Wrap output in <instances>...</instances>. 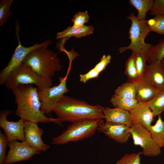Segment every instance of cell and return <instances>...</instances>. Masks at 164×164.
Listing matches in <instances>:
<instances>
[{"label":"cell","instance_id":"2","mask_svg":"<svg viewBox=\"0 0 164 164\" xmlns=\"http://www.w3.org/2000/svg\"><path fill=\"white\" fill-rule=\"evenodd\" d=\"M104 108L92 105L84 101L63 95L53 111L62 122H74L87 119H104Z\"/></svg>","mask_w":164,"mask_h":164},{"label":"cell","instance_id":"15","mask_svg":"<svg viewBox=\"0 0 164 164\" xmlns=\"http://www.w3.org/2000/svg\"><path fill=\"white\" fill-rule=\"evenodd\" d=\"M134 84L136 91L135 99L138 102H148L160 91L144 75Z\"/></svg>","mask_w":164,"mask_h":164},{"label":"cell","instance_id":"7","mask_svg":"<svg viewBox=\"0 0 164 164\" xmlns=\"http://www.w3.org/2000/svg\"><path fill=\"white\" fill-rule=\"evenodd\" d=\"M70 70L69 67L65 77L59 78L60 83L57 86L48 87L38 91L41 104V110L45 114L53 111L55 106L64 94L69 91L66 86V81Z\"/></svg>","mask_w":164,"mask_h":164},{"label":"cell","instance_id":"10","mask_svg":"<svg viewBox=\"0 0 164 164\" xmlns=\"http://www.w3.org/2000/svg\"><path fill=\"white\" fill-rule=\"evenodd\" d=\"M9 149L6 155L5 164H10L29 160L35 155L40 154L39 151L25 141L19 142L16 140L8 143Z\"/></svg>","mask_w":164,"mask_h":164},{"label":"cell","instance_id":"17","mask_svg":"<svg viewBox=\"0 0 164 164\" xmlns=\"http://www.w3.org/2000/svg\"><path fill=\"white\" fill-rule=\"evenodd\" d=\"M106 122L121 124L131 127L132 125L129 111L118 108L106 107L103 111Z\"/></svg>","mask_w":164,"mask_h":164},{"label":"cell","instance_id":"16","mask_svg":"<svg viewBox=\"0 0 164 164\" xmlns=\"http://www.w3.org/2000/svg\"><path fill=\"white\" fill-rule=\"evenodd\" d=\"M144 76L158 89L164 90V65L161 60L147 65Z\"/></svg>","mask_w":164,"mask_h":164},{"label":"cell","instance_id":"12","mask_svg":"<svg viewBox=\"0 0 164 164\" xmlns=\"http://www.w3.org/2000/svg\"><path fill=\"white\" fill-rule=\"evenodd\" d=\"M130 127L123 124L106 121L101 123L97 130L117 142L125 143L131 136L129 132Z\"/></svg>","mask_w":164,"mask_h":164},{"label":"cell","instance_id":"23","mask_svg":"<svg viewBox=\"0 0 164 164\" xmlns=\"http://www.w3.org/2000/svg\"><path fill=\"white\" fill-rule=\"evenodd\" d=\"M114 95L127 98H136V91L134 83L127 81L115 90Z\"/></svg>","mask_w":164,"mask_h":164},{"label":"cell","instance_id":"33","mask_svg":"<svg viewBox=\"0 0 164 164\" xmlns=\"http://www.w3.org/2000/svg\"><path fill=\"white\" fill-rule=\"evenodd\" d=\"M150 14L156 16L164 15V0H154Z\"/></svg>","mask_w":164,"mask_h":164},{"label":"cell","instance_id":"6","mask_svg":"<svg viewBox=\"0 0 164 164\" xmlns=\"http://www.w3.org/2000/svg\"><path fill=\"white\" fill-rule=\"evenodd\" d=\"M127 18L131 22L129 37L131 42L128 46L120 47L119 49L120 53H122L128 50L135 53L142 50H149L152 45L149 43H146L144 41L151 31L146 20H138L133 13H131Z\"/></svg>","mask_w":164,"mask_h":164},{"label":"cell","instance_id":"20","mask_svg":"<svg viewBox=\"0 0 164 164\" xmlns=\"http://www.w3.org/2000/svg\"><path fill=\"white\" fill-rule=\"evenodd\" d=\"M153 0H130V4L137 9L138 19L145 20L146 15L151 9L153 3Z\"/></svg>","mask_w":164,"mask_h":164},{"label":"cell","instance_id":"3","mask_svg":"<svg viewBox=\"0 0 164 164\" xmlns=\"http://www.w3.org/2000/svg\"><path fill=\"white\" fill-rule=\"evenodd\" d=\"M49 46L45 45L33 50L22 63L30 66L39 76L51 78L55 72L60 70L63 67L57 54L47 48Z\"/></svg>","mask_w":164,"mask_h":164},{"label":"cell","instance_id":"13","mask_svg":"<svg viewBox=\"0 0 164 164\" xmlns=\"http://www.w3.org/2000/svg\"><path fill=\"white\" fill-rule=\"evenodd\" d=\"M38 122L31 121L25 122L24 128L25 141L37 150L45 151L50 147L41 138L43 130L38 125Z\"/></svg>","mask_w":164,"mask_h":164},{"label":"cell","instance_id":"1","mask_svg":"<svg viewBox=\"0 0 164 164\" xmlns=\"http://www.w3.org/2000/svg\"><path fill=\"white\" fill-rule=\"evenodd\" d=\"M12 91L17 105L15 114L25 122H52L63 126L61 120L48 117L41 111V104L36 87L31 84H21Z\"/></svg>","mask_w":164,"mask_h":164},{"label":"cell","instance_id":"29","mask_svg":"<svg viewBox=\"0 0 164 164\" xmlns=\"http://www.w3.org/2000/svg\"><path fill=\"white\" fill-rule=\"evenodd\" d=\"M111 56L110 55H104L100 62L93 69L90 70L94 78L97 77L100 73L105 69L110 62Z\"/></svg>","mask_w":164,"mask_h":164},{"label":"cell","instance_id":"5","mask_svg":"<svg viewBox=\"0 0 164 164\" xmlns=\"http://www.w3.org/2000/svg\"><path fill=\"white\" fill-rule=\"evenodd\" d=\"M32 84L40 91L53 87V80L39 76L30 66L23 63L11 72L5 83L7 88L11 90L19 85Z\"/></svg>","mask_w":164,"mask_h":164},{"label":"cell","instance_id":"34","mask_svg":"<svg viewBox=\"0 0 164 164\" xmlns=\"http://www.w3.org/2000/svg\"><path fill=\"white\" fill-rule=\"evenodd\" d=\"M162 61L163 63V65H164V59H163L162 60Z\"/></svg>","mask_w":164,"mask_h":164},{"label":"cell","instance_id":"9","mask_svg":"<svg viewBox=\"0 0 164 164\" xmlns=\"http://www.w3.org/2000/svg\"><path fill=\"white\" fill-rule=\"evenodd\" d=\"M19 25L16 27V35L19 41V45L15 48L14 53L6 67L0 73V84H5V82L11 72L18 67L22 62L27 55L31 51L37 48L45 45H50L51 43L50 40H47L39 44L36 43L31 46L25 47L21 45L19 38Z\"/></svg>","mask_w":164,"mask_h":164},{"label":"cell","instance_id":"26","mask_svg":"<svg viewBox=\"0 0 164 164\" xmlns=\"http://www.w3.org/2000/svg\"><path fill=\"white\" fill-rule=\"evenodd\" d=\"M135 53L132 52L126 62L125 71L128 80L134 83L139 79L135 63Z\"/></svg>","mask_w":164,"mask_h":164},{"label":"cell","instance_id":"32","mask_svg":"<svg viewBox=\"0 0 164 164\" xmlns=\"http://www.w3.org/2000/svg\"><path fill=\"white\" fill-rule=\"evenodd\" d=\"M8 142L5 134L0 131V164H5L6 155V149Z\"/></svg>","mask_w":164,"mask_h":164},{"label":"cell","instance_id":"24","mask_svg":"<svg viewBox=\"0 0 164 164\" xmlns=\"http://www.w3.org/2000/svg\"><path fill=\"white\" fill-rule=\"evenodd\" d=\"M135 53V63L139 79L144 75L146 70L148 50H142Z\"/></svg>","mask_w":164,"mask_h":164},{"label":"cell","instance_id":"8","mask_svg":"<svg viewBox=\"0 0 164 164\" xmlns=\"http://www.w3.org/2000/svg\"><path fill=\"white\" fill-rule=\"evenodd\" d=\"M129 132L134 144L142 149V154L147 157H155L161 154V148L154 142L149 131L140 125L135 124L130 127Z\"/></svg>","mask_w":164,"mask_h":164},{"label":"cell","instance_id":"19","mask_svg":"<svg viewBox=\"0 0 164 164\" xmlns=\"http://www.w3.org/2000/svg\"><path fill=\"white\" fill-rule=\"evenodd\" d=\"M149 131L156 144L160 148L164 147V121L161 115L158 116L155 124L151 126Z\"/></svg>","mask_w":164,"mask_h":164},{"label":"cell","instance_id":"22","mask_svg":"<svg viewBox=\"0 0 164 164\" xmlns=\"http://www.w3.org/2000/svg\"><path fill=\"white\" fill-rule=\"evenodd\" d=\"M110 101L115 108H118L129 112L138 102L135 98H122L114 94L111 97Z\"/></svg>","mask_w":164,"mask_h":164},{"label":"cell","instance_id":"4","mask_svg":"<svg viewBox=\"0 0 164 164\" xmlns=\"http://www.w3.org/2000/svg\"><path fill=\"white\" fill-rule=\"evenodd\" d=\"M103 119H87L72 122L58 136L52 138V144H64L76 142L93 135Z\"/></svg>","mask_w":164,"mask_h":164},{"label":"cell","instance_id":"28","mask_svg":"<svg viewBox=\"0 0 164 164\" xmlns=\"http://www.w3.org/2000/svg\"><path fill=\"white\" fill-rule=\"evenodd\" d=\"M13 0H2L0 1V26L4 24L12 14L9 9Z\"/></svg>","mask_w":164,"mask_h":164},{"label":"cell","instance_id":"27","mask_svg":"<svg viewBox=\"0 0 164 164\" xmlns=\"http://www.w3.org/2000/svg\"><path fill=\"white\" fill-rule=\"evenodd\" d=\"M146 22L151 31L164 35V15L155 16Z\"/></svg>","mask_w":164,"mask_h":164},{"label":"cell","instance_id":"25","mask_svg":"<svg viewBox=\"0 0 164 164\" xmlns=\"http://www.w3.org/2000/svg\"><path fill=\"white\" fill-rule=\"evenodd\" d=\"M164 59V39H161L159 43L152 46L148 50L147 62L150 64L157 60Z\"/></svg>","mask_w":164,"mask_h":164},{"label":"cell","instance_id":"21","mask_svg":"<svg viewBox=\"0 0 164 164\" xmlns=\"http://www.w3.org/2000/svg\"><path fill=\"white\" fill-rule=\"evenodd\" d=\"M146 103L154 117L161 115L164 111V90H160L152 99Z\"/></svg>","mask_w":164,"mask_h":164},{"label":"cell","instance_id":"31","mask_svg":"<svg viewBox=\"0 0 164 164\" xmlns=\"http://www.w3.org/2000/svg\"><path fill=\"white\" fill-rule=\"evenodd\" d=\"M89 19L87 11L81 12L79 11L73 17L71 21L73 22V26L80 27L84 25V24L88 21Z\"/></svg>","mask_w":164,"mask_h":164},{"label":"cell","instance_id":"18","mask_svg":"<svg viewBox=\"0 0 164 164\" xmlns=\"http://www.w3.org/2000/svg\"><path fill=\"white\" fill-rule=\"evenodd\" d=\"M94 30V27L92 26L84 25L80 27L70 26L62 31L57 33L56 39H67L72 36L80 38L92 34Z\"/></svg>","mask_w":164,"mask_h":164},{"label":"cell","instance_id":"14","mask_svg":"<svg viewBox=\"0 0 164 164\" xmlns=\"http://www.w3.org/2000/svg\"><path fill=\"white\" fill-rule=\"evenodd\" d=\"M129 112L132 125H140L149 131L154 116L146 103L138 102Z\"/></svg>","mask_w":164,"mask_h":164},{"label":"cell","instance_id":"11","mask_svg":"<svg viewBox=\"0 0 164 164\" xmlns=\"http://www.w3.org/2000/svg\"><path fill=\"white\" fill-rule=\"evenodd\" d=\"M12 112L10 110L2 111L0 113V126L3 129L7 138L8 143L19 140L25 141L24 128L25 121L20 118L16 122L8 121V116Z\"/></svg>","mask_w":164,"mask_h":164},{"label":"cell","instance_id":"30","mask_svg":"<svg viewBox=\"0 0 164 164\" xmlns=\"http://www.w3.org/2000/svg\"><path fill=\"white\" fill-rule=\"evenodd\" d=\"M141 152L137 153L126 154L117 161L115 164H141Z\"/></svg>","mask_w":164,"mask_h":164}]
</instances>
